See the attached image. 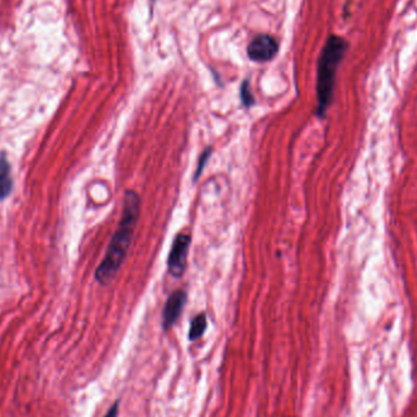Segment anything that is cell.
<instances>
[{"instance_id": "cell-3", "label": "cell", "mask_w": 417, "mask_h": 417, "mask_svg": "<svg viewBox=\"0 0 417 417\" xmlns=\"http://www.w3.org/2000/svg\"><path fill=\"white\" fill-rule=\"evenodd\" d=\"M189 246H191V237L184 233L177 235L172 243L171 252L167 259V268L172 277L181 278L186 271Z\"/></svg>"}, {"instance_id": "cell-2", "label": "cell", "mask_w": 417, "mask_h": 417, "mask_svg": "<svg viewBox=\"0 0 417 417\" xmlns=\"http://www.w3.org/2000/svg\"><path fill=\"white\" fill-rule=\"evenodd\" d=\"M348 48L349 43L347 39L337 34H332L327 38L326 43L322 48L317 63V81H316V93H317L316 113L320 118L325 116L327 109L331 105L338 67L342 63Z\"/></svg>"}, {"instance_id": "cell-6", "label": "cell", "mask_w": 417, "mask_h": 417, "mask_svg": "<svg viewBox=\"0 0 417 417\" xmlns=\"http://www.w3.org/2000/svg\"><path fill=\"white\" fill-rule=\"evenodd\" d=\"M14 187V181L11 176L10 162L8 160L6 151L0 153V202H4Z\"/></svg>"}, {"instance_id": "cell-7", "label": "cell", "mask_w": 417, "mask_h": 417, "mask_svg": "<svg viewBox=\"0 0 417 417\" xmlns=\"http://www.w3.org/2000/svg\"><path fill=\"white\" fill-rule=\"evenodd\" d=\"M206 327H208L206 316L204 314L195 316L191 322V328L188 333L189 341H197L199 338L203 337L204 333L206 331Z\"/></svg>"}, {"instance_id": "cell-1", "label": "cell", "mask_w": 417, "mask_h": 417, "mask_svg": "<svg viewBox=\"0 0 417 417\" xmlns=\"http://www.w3.org/2000/svg\"><path fill=\"white\" fill-rule=\"evenodd\" d=\"M140 213V198L138 193L127 191L123 197L122 217L111 242L107 248V254L99 268H96V279L100 284H109L116 277L125 259L127 257L129 246L133 239L134 230L138 222Z\"/></svg>"}, {"instance_id": "cell-9", "label": "cell", "mask_w": 417, "mask_h": 417, "mask_svg": "<svg viewBox=\"0 0 417 417\" xmlns=\"http://www.w3.org/2000/svg\"><path fill=\"white\" fill-rule=\"evenodd\" d=\"M211 148H206V149L204 150L203 153H202V156L199 158L198 166H197V171H195V175H194V182H197L199 180V177L202 176V173H203L204 167L206 165V162H208V158L211 156Z\"/></svg>"}, {"instance_id": "cell-10", "label": "cell", "mask_w": 417, "mask_h": 417, "mask_svg": "<svg viewBox=\"0 0 417 417\" xmlns=\"http://www.w3.org/2000/svg\"><path fill=\"white\" fill-rule=\"evenodd\" d=\"M118 401L114 404L113 407H110V410L107 411V415L104 417H118Z\"/></svg>"}, {"instance_id": "cell-8", "label": "cell", "mask_w": 417, "mask_h": 417, "mask_svg": "<svg viewBox=\"0 0 417 417\" xmlns=\"http://www.w3.org/2000/svg\"><path fill=\"white\" fill-rule=\"evenodd\" d=\"M241 100L246 107H252L255 104V99L253 96L252 88L249 80L243 81L241 86Z\"/></svg>"}, {"instance_id": "cell-4", "label": "cell", "mask_w": 417, "mask_h": 417, "mask_svg": "<svg viewBox=\"0 0 417 417\" xmlns=\"http://www.w3.org/2000/svg\"><path fill=\"white\" fill-rule=\"evenodd\" d=\"M277 41L270 34H259L246 48L249 59L255 63H268L277 55Z\"/></svg>"}, {"instance_id": "cell-5", "label": "cell", "mask_w": 417, "mask_h": 417, "mask_svg": "<svg viewBox=\"0 0 417 417\" xmlns=\"http://www.w3.org/2000/svg\"><path fill=\"white\" fill-rule=\"evenodd\" d=\"M186 303H187V293L181 289L173 292L169 297L162 312V327L165 331L170 330L176 323L182 314Z\"/></svg>"}]
</instances>
